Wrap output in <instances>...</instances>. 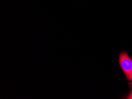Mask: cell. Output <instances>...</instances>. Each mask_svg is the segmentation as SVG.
Returning a JSON list of instances; mask_svg holds the SVG:
<instances>
[{"label": "cell", "instance_id": "cell-1", "mask_svg": "<svg viewBox=\"0 0 132 99\" xmlns=\"http://www.w3.org/2000/svg\"><path fill=\"white\" fill-rule=\"evenodd\" d=\"M119 63L127 79L131 80L132 77V60L127 53L123 52L119 56Z\"/></svg>", "mask_w": 132, "mask_h": 99}, {"label": "cell", "instance_id": "cell-2", "mask_svg": "<svg viewBox=\"0 0 132 99\" xmlns=\"http://www.w3.org/2000/svg\"><path fill=\"white\" fill-rule=\"evenodd\" d=\"M130 96L129 97H127V99H132V92L131 93V94H130Z\"/></svg>", "mask_w": 132, "mask_h": 99}, {"label": "cell", "instance_id": "cell-3", "mask_svg": "<svg viewBox=\"0 0 132 99\" xmlns=\"http://www.w3.org/2000/svg\"><path fill=\"white\" fill-rule=\"evenodd\" d=\"M131 80H132V78H131Z\"/></svg>", "mask_w": 132, "mask_h": 99}]
</instances>
